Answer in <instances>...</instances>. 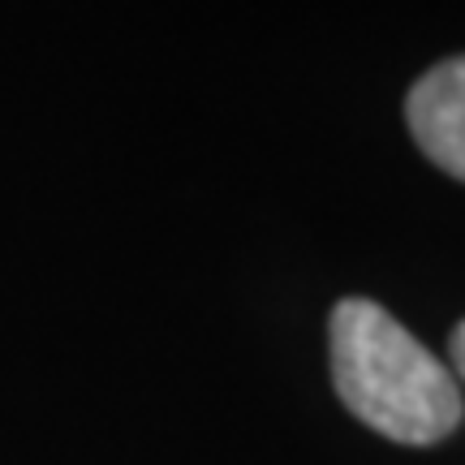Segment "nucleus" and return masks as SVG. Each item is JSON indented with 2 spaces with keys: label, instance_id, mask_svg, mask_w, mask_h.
Wrapping results in <instances>:
<instances>
[{
  "label": "nucleus",
  "instance_id": "obj_2",
  "mask_svg": "<svg viewBox=\"0 0 465 465\" xmlns=\"http://www.w3.org/2000/svg\"><path fill=\"white\" fill-rule=\"evenodd\" d=\"M405 121L422 155L465 182V56L440 61L410 86Z\"/></svg>",
  "mask_w": 465,
  "mask_h": 465
},
{
  "label": "nucleus",
  "instance_id": "obj_3",
  "mask_svg": "<svg viewBox=\"0 0 465 465\" xmlns=\"http://www.w3.org/2000/svg\"><path fill=\"white\" fill-rule=\"evenodd\" d=\"M449 371H452V380H457V388H461V397H465V319L452 328V341H449Z\"/></svg>",
  "mask_w": 465,
  "mask_h": 465
},
{
  "label": "nucleus",
  "instance_id": "obj_1",
  "mask_svg": "<svg viewBox=\"0 0 465 465\" xmlns=\"http://www.w3.org/2000/svg\"><path fill=\"white\" fill-rule=\"evenodd\" d=\"M332 383L345 410L397 444H440L465 418V397L449 362H440L380 302H336Z\"/></svg>",
  "mask_w": 465,
  "mask_h": 465
}]
</instances>
